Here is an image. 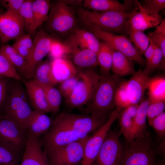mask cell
Wrapping results in <instances>:
<instances>
[{
  "label": "cell",
  "instance_id": "obj_1",
  "mask_svg": "<svg viewBox=\"0 0 165 165\" xmlns=\"http://www.w3.org/2000/svg\"><path fill=\"white\" fill-rule=\"evenodd\" d=\"M123 80L115 75H100L97 85L93 97L86 105V114L101 116L107 115L115 106L114 98L116 90Z\"/></svg>",
  "mask_w": 165,
  "mask_h": 165
},
{
  "label": "cell",
  "instance_id": "obj_2",
  "mask_svg": "<svg viewBox=\"0 0 165 165\" xmlns=\"http://www.w3.org/2000/svg\"><path fill=\"white\" fill-rule=\"evenodd\" d=\"M131 12H100L82 7L77 10L78 15L84 24L94 26L106 32L123 35H128Z\"/></svg>",
  "mask_w": 165,
  "mask_h": 165
},
{
  "label": "cell",
  "instance_id": "obj_3",
  "mask_svg": "<svg viewBox=\"0 0 165 165\" xmlns=\"http://www.w3.org/2000/svg\"><path fill=\"white\" fill-rule=\"evenodd\" d=\"M32 109L22 80L11 79L8 95L1 115L13 119L25 130Z\"/></svg>",
  "mask_w": 165,
  "mask_h": 165
},
{
  "label": "cell",
  "instance_id": "obj_4",
  "mask_svg": "<svg viewBox=\"0 0 165 165\" xmlns=\"http://www.w3.org/2000/svg\"><path fill=\"white\" fill-rule=\"evenodd\" d=\"M128 143L120 165H160L148 133Z\"/></svg>",
  "mask_w": 165,
  "mask_h": 165
},
{
  "label": "cell",
  "instance_id": "obj_5",
  "mask_svg": "<svg viewBox=\"0 0 165 165\" xmlns=\"http://www.w3.org/2000/svg\"><path fill=\"white\" fill-rule=\"evenodd\" d=\"M78 78L75 88L66 100L72 108L86 105L91 100L98 82L100 75L94 70L88 69L78 72Z\"/></svg>",
  "mask_w": 165,
  "mask_h": 165
},
{
  "label": "cell",
  "instance_id": "obj_6",
  "mask_svg": "<svg viewBox=\"0 0 165 165\" xmlns=\"http://www.w3.org/2000/svg\"><path fill=\"white\" fill-rule=\"evenodd\" d=\"M88 137H85L53 119L50 129L40 139L42 147L44 149L43 150L47 156L70 143Z\"/></svg>",
  "mask_w": 165,
  "mask_h": 165
},
{
  "label": "cell",
  "instance_id": "obj_7",
  "mask_svg": "<svg viewBox=\"0 0 165 165\" xmlns=\"http://www.w3.org/2000/svg\"><path fill=\"white\" fill-rule=\"evenodd\" d=\"M84 24L89 31L102 42L108 44L114 50L120 52L141 66L146 65L145 60L134 47L130 39L126 36L106 32L90 24Z\"/></svg>",
  "mask_w": 165,
  "mask_h": 165
},
{
  "label": "cell",
  "instance_id": "obj_8",
  "mask_svg": "<svg viewBox=\"0 0 165 165\" xmlns=\"http://www.w3.org/2000/svg\"><path fill=\"white\" fill-rule=\"evenodd\" d=\"M108 117H101L86 114L79 115L62 113L57 116L54 119L86 137H88L89 134L96 131L101 127L106 122Z\"/></svg>",
  "mask_w": 165,
  "mask_h": 165
},
{
  "label": "cell",
  "instance_id": "obj_9",
  "mask_svg": "<svg viewBox=\"0 0 165 165\" xmlns=\"http://www.w3.org/2000/svg\"><path fill=\"white\" fill-rule=\"evenodd\" d=\"M73 8L63 0L58 1L50 9L46 21L50 31L63 34L72 30L76 21Z\"/></svg>",
  "mask_w": 165,
  "mask_h": 165
},
{
  "label": "cell",
  "instance_id": "obj_10",
  "mask_svg": "<svg viewBox=\"0 0 165 165\" xmlns=\"http://www.w3.org/2000/svg\"><path fill=\"white\" fill-rule=\"evenodd\" d=\"M120 131L109 130L92 165H120L124 149L120 140Z\"/></svg>",
  "mask_w": 165,
  "mask_h": 165
},
{
  "label": "cell",
  "instance_id": "obj_11",
  "mask_svg": "<svg viewBox=\"0 0 165 165\" xmlns=\"http://www.w3.org/2000/svg\"><path fill=\"white\" fill-rule=\"evenodd\" d=\"M121 110L116 108L111 113L106 122L85 143L81 165H92L95 160L106 136L114 122L117 119Z\"/></svg>",
  "mask_w": 165,
  "mask_h": 165
},
{
  "label": "cell",
  "instance_id": "obj_12",
  "mask_svg": "<svg viewBox=\"0 0 165 165\" xmlns=\"http://www.w3.org/2000/svg\"><path fill=\"white\" fill-rule=\"evenodd\" d=\"M89 137L70 143L47 156L51 165H78L83 158L84 146Z\"/></svg>",
  "mask_w": 165,
  "mask_h": 165
},
{
  "label": "cell",
  "instance_id": "obj_13",
  "mask_svg": "<svg viewBox=\"0 0 165 165\" xmlns=\"http://www.w3.org/2000/svg\"><path fill=\"white\" fill-rule=\"evenodd\" d=\"M56 40L43 30L38 31L33 41L29 56L26 61L25 80L32 78L34 68L49 53L52 44Z\"/></svg>",
  "mask_w": 165,
  "mask_h": 165
},
{
  "label": "cell",
  "instance_id": "obj_14",
  "mask_svg": "<svg viewBox=\"0 0 165 165\" xmlns=\"http://www.w3.org/2000/svg\"><path fill=\"white\" fill-rule=\"evenodd\" d=\"M24 24L19 14L6 11L0 15V43L4 45L24 34Z\"/></svg>",
  "mask_w": 165,
  "mask_h": 165
},
{
  "label": "cell",
  "instance_id": "obj_15",
  "mask_svg": "<svg viewBox=\"0 0 165 165\" xmlns=\"http://www.w3.org/2000/svg\"><path fill=\"white\" fill-rule=\"evenodd\" d=\"M0 138L12 146L24 151L27 133L13 119L0 115Z\"/></svg>",
  "mask_w": 165,
  "mask_h": 165
},
{
  "label": "cell",
  "instance_id": "obj_16",
  "mask_svg": "<svg viewBox=\"0 0 165 165\" xmlns=\"http://www.w3.org/2000/svg\"><path fill=\"white\" fill-rule=\"evenodd\" d=\"M135 7L131 12L129 26L135 30L144 31L157 26L163 21L159 14H155L144 8L141 3L134 0Z\"/></svg>",
  "mask_w": 165,
  "mask_h": 165
},
{
  "label": "cell",
  "instance_id": "obj_17",
  "mask_svg": "<svg viewBox=\"0 0 165 165\" xmlns=\"http://www.w3.org/2000/svg\"><path fill=\"white\" fill-rule=\"evenodd\" d=\"M27 134L26 143L19 165H51L43 150L40 138Z\"/></svg>",
  "mask_w": 165,
  "mask_h": 165
},
{
  "label": "cell",
  "instance_id": "obj_18",
  "mask_svg": "<svg viewBox=\"0 0 165 165\" xmlns=\"http://www.w3.org/2000/svg\"><path fill=\"white\" fill-rule=\"evenodd\" d=\"M150 79L149 76L139 69L135 72L129 80H126L127 92L131 105L139 104L144 100Z\"/></svg>",
  "mask_w": 165,
  "mask_h": 165
},
{
  "label": "cell",
  "instance_id": "obj_19",
  "mask_svg": "<svg viewBox=\"0 0 165 165\" xmlns=\"http://www.w3.org/2000/svg\"><path fill=\"white\" fill-rule=\"evenodd\" d=\"M92 32L85 29H75L68 41L64 43L70 49L71 53L76 49H87L97 53L101 42Z\"/></svg>",
  "mask_w": 165,
  "mask_h": 165
},
{
  "label": "cell",
  "instance_id": "obj_20",
  "mask_svg": "<svg viewBox=\"0 0 165 165\" xmlns=\"http://www.w3.org/2000/svg\"><path fill=\"white\" fill-rule=\"evenodd\" d=\"M22 81L33 110L46 113L50 112L44 87L32 79Z\"/></svg>",
  "mask_w": 165,
  "mask_h": 165
},
{
  "label": "cell",
  "instance_id": "obj_21",
  "mask_svg": "<svg viewBox=\"0 0 165 165\" xmlns=\"http://www.w3.org/2000/svg\"><path fill=\"white\" fill-rule=\"evenodd\" d=\"M86 9L100 12H131L135 7L134 1L125 0L122 3L117 0H85L83 2Z\"/></svg>",
  "mask_w": 165,
  "mask_h": 165
},
{
  "label": "cell",
  "instance_id": "obj_22",
  "mask_svg": "<svg viewBox=\"0 0 165 165\" xmlns=\"http://www.w3.org/2000/svg\"><path fill=\"white\" fill-rule=\"evenodd\" d=\"M53 119L46 113L33 110L26 124L27 133L40 138L50 129Z\"/></svg>",
  "mask_w": 165,
  "mask_h": 165
},
{
  "label": "cell",
  "instance_id": "obj_23",
  "mask_svg": "<svg viewBox=\"0 0 165 165\" xmlns=\"http://www.w3.org/2000/svg\"><path fill=\"white\" fill-rule=\"evenodd\" d=\"M51 64L53 75L57 83L75 75L78 72L74 64L65 58L53 59Z\"/></svg>",
  "mask_w": 165,
  "mask_h": 165
},
{
  "label": "cell",
  "instance_id": "obj_24",
  "mask_svg": "<svg viewBox=\"0 0 165 165\" xmlns=\"http://www.w3.org/2000/svg\"><path fill=\"white\" fill-rule=\"evenodd\" d=\"M139 105H131L123 109L117 118L120 126L119 131L128 142L130 139Z\"/></svg>",
  "mask_w": 165,
  "mask_h": 165
},
{
  "label": "cell",
  "instance_id": "obj_25",
  "mask_svg": "<svg viewBox=\"0 0 165 165\" xmlns=\"http://www.w3.org/2000/svg\"><path fill=\"white\" fill-rule=\"evenodd\" d=\"M31 79L43 87L58 83L52 73L51 62L47 61H42L35 66Z\"/></svg>",
  "mask_w": 165,
  "mask_h": 165
},
{
  "label": "cell",
  "instance_id": "obj_26",
  "mask_svg": "<svg viewBox=\"0 0 165 165\" xmlns=\"http://www.w3.org/2000/svg\"><path fill=\"white\" fill-rule=\"evenodd\" d=\"M111 70L118 76L132 75L135 72L133 61L114 50Z\"/></svg>",
  "mask_w": 165,
  "mask_h": 165
},
{
  "label": "cell",
  "instance_id": "obj_27",
  "mask_svg": "<svg viewBox=\"0 0 165 165\" xmlns=\"http://www.w3.org/2000/svg\"><path fill=\"white\" fill-rule=\"evenodd\" d=\"M149 103V101L147 99L143 100L139 105L134 120L133 129L129 141L142 137L147 133V110Z\"/></svg>",
  "mask_w": 165,
  "mask_h": 165
},
{
  "label": "cell",
  "instance_id": "obj_28",
  "mask_svg": "<svg viewBox=\"0 0 165 165\" xmlns=\"http://www.w3.org/2000/svg\"><path fill=\"white\" fill-rule=\"evenodd\" d=\"M23 152L0 138V165H19Z\"/></svg>",
  "mask_w": 165,
  "mask_h": 165
},
{
  "label": "cell",
  "instance_id": "obj_29",
  "mask_svg": "<svg viewBox=\"0 0 165 165\" xmlns=\"http://www.w3.org/2000/svg\"><path fill=\"white\" fill-rule=\"evenodd\" d=\"M0 52L3 54L16 69L22 80L25 79L26 61L12 46L7 44L1 45Z\"/></svg>",
  "mask_w": 165,
  "mask_h": 165
},
{
  "label": "cell",
  "instance_id": "obj_30",
  "mask_svg": "<svg viewBox=\"0 0 165 165\" xmlns=\"http://www.w3.org/2000/svg\"><path fill=\"white\" fill-rule=\"evenodd\" d=\"M72 54L74 64L80 68H90L98 64L97 54L92 50L76 49Z\"/></svg>",
  "mask_w": 165,
  "mask_h": 165
},
{
  "label": "cell",
  "instance_id": "obj_31",
  "mask_svg": "<svg viewBox=\"0 0 165 165\" xmlns=\"http://www.w3.org/2000/svg\"><path fill=\"white\" fill-rule=\"evenodd\" d=\"M50 7V0H32V10L34 16V31L46 21Z\"/></svg>",
  "mask_w": 165,
  "mask_h": 165
},
{
  "label": "cell",
  "instance_id": "obj_32",
  "mask_svg": "<svg viewBox=\"0 0 165 165\" xmlns=\"http://www.w3.org/2000/svg\"><path fill=\"white\" fill-rule=\"evenodd\" d=\"M149 102L165 101V78L156 76L150 78L148 84Z\"/></svg>",
  "mask_w": 165,
  "mask_h": 165
},
{
  "label": "cell",
  "instance_id": "obj_33",
  "mask_svg": "<svg viewBox=\"0 0 165 165\" xmlns=\"http://www.w3.org/2000/svg\"><path fill=\"white\" fill-rule=\"evenodd\" d=\"M113 50L107 43L101 42L97 56L101 74H110L112 66Z\"/></svg>",
  "mask_w": 165,
  "mask_h": 165
},
{
  "label": "cell",
  "instance_id": "obj_34",
  "mask_svg": "<svg viewBox=\"0 0 165 165\" xmlns=\"http://www.w3.org/2000/svg\"><path fill=\"white\" fill-rule=\"evenodd\" d=\"M128 35L130 40L139 53L144 54L150 44L148 35L144 31L134 29L129 26Z\"/></svg>",
  "mask_w": 165,
  "mask_h": 165
},
{
  "label": "cell",
  "instance_id": "obj_35",
  "mask_svg": "<svg viewBox=\"0 0 165 165\" xmlns=\"http://www.w3.org/2000/svg\"><path fill=\"white\" fill-rule=\"evenodd\" d=\"M31 0H24L19 14L24 21L25 31L31 35L34 31V20Z\"/></svg>",
  "mask_w": 165,
  "mask_h": 165
},
{
  "label": "cell",
  "instance_id": "obj_36",
  "mask_svg": "<svg viewBox=\"0 0 165 165\" xmlns=\"http://www.w3.org/2000/svg\"><path fill=\"white\" fill-rule=\"evenodd\" d=\"M33 44L30 35L27 34L16 39L12 46L26 61L29 56Z\"/></svg>",
  "mask_w": 165,
  "mask_h": 165
},
{
  "label": "cell",
  "instance_id": "obj_37",
  "mask_svg": "<svg viewBox=\"0 0 165 165\" xmlns=\"http://www.w3.org/2000/svg\"><path fill=\"white\" fill-rule=\"evenodd\" d=\"M43 87L45 91L47 100L50 112L53 113L57 112L59 110L62 96L60 90L56 88L54 86H50Z\"/></svg>",
  "mask_w": 165,
  "mask_h": 165
},
{
  "label": "cell",
  "instance_id": "obj_38",
  "mask_svg": "<svg viewBox=\"0 0 165 165\" xmlns=\"http://www.w3.org/2000/svg\"><path fill=\"white\" fill-rule=\"evenodd\" d=\"M0 77L22 80L14 66L6 57L0 52Z\"/></svg>",
  "mask_w": 165,
  "mask_h": 165
},
{
  "label": "cell",
  "instance_id": "obj_39",
  "mask_svg": "<svg viewBox=\"0 0 165 165\" xmlns=\"http://www.w3.org/2000/svg\"><path fill=\"white\" fill-rule=\"evenodd\" d=\"M165 66V57L161 50L156 46L152 57L146 63L145 68L143 71L149 76L157 68L160 67L163 70L164 69Z\"/></svg>",
  "mask_w": 165,
  "mask_h": 165
},
{
  "label": "cell",
  "instance_id": "obj_40",
  "mask_svg": "<svg viewBox=\"0 0 165 165\" xmlns=\"http://www.w3.org/2000/svg\"><path fill=\"white\" fill-rule=\"evenodd\" d=\"M149 38L161 50L165 57V20L156 26L148 35Z\"/></svg>",
  "mask_w": 165,
  "mask_h": 165
},
{
  "label": "cell",
  "instance_id": "obj_41",
  "mask_svg": "<svg viewBox=\"0 0 165 165\" xmlns=\"http://www.w3.org/2000/svg\"><path fill=\"white\" fill-rule=\"evenodd\" d=\"M126 80H123L118 87L115 95L116 108L120 110L131 105L129 100L126 88Z\"/></svg>",
  "mask_w": 165,
  "mask_h": 165
},
{
  "label": "cell",
  "instance_id": "obj_42",
  "mask_svg": "<svg viewBox=\"0 0 165 165\" xmlns=\"http://www.w3.org/2000/svg\"><path fill=\"white\" fill-rule=\"evenodd\" d=\"M49 53L54 59L64 58L65 55L71 53V52L64 43H61L56 40L52 44Z\"/></svg>",
  "mask_w": 165,
  "mask_h": 165
},
{
  "label": "cell",
  "instance_id": "obj_43",
  "mask_svg": "<svg viewBox=\"0 0 165 165\" xmlns=\"http://www.w3.org/2000/svg\"><path fill=\"white\" fill-rule=\"evenodd\" d=\"M78 78V73L75 75L68 78L60 83L59 90L67 100L72 94Z\"/></svg>",
  "mask_w": 165,
  "mask_h": 165
},
{
  "label": "cell",
  "instance_id": "obj_44",
  "mask_svg": "<svg viewBox=\"0 0 165 165\" xmlns=\"http://www.w3.org/2000/svg\"><path fill=\"white\" fill-rule=\"evenodd\" d=\"M165 108V101L149 102L147 110L148 122L163 112Z\"/></svg>",
  "mask_w": 165,
  "mask_h": 165
},
{
  "label": "cell",
  "instance_id": "obj_45",
  "mask_svg": "<svg viewBox=\"0 0 165 165\" xmlns=\"http://www.w3.org/2000/svg\"><path fill=\"white\" fill-rule=\"evenodd\" d=\"M158 136L163 138L165 135V112H163L148 122Z\"/></svg>",
  "mask_w": 165,
  "mask_h": 165
},
{
  "label": "cell",
  "instance_id": "obj_46",
  "mask_svg": "<svg viewBox=\"0 0 165 165\" xmlns=\"http://www.w3.org/2000/svg\"><path fill=\"white\" fill-rule=\"evenodd\" d=\"M10 79L0 77V115L2 114L7 97Z\"/></svg>",
  "mask_w": 165,
  "mask_h": 165
},
{
  "label": "cell",
  "instance_id": "obj_47",
  "mask_svg": "<svg viewBox=\"0 0 165 165\" xmlns=\"http://www.w3.org/2000/svg\"><path fill=\"white\" fill-rule=\"evenodd\" d=\"M142 6L151 12L159 14L160 11L165 7V0H145L142 1Z\"/></svg>",
  "mask_w": 165,
  "mask_h": 165
},
{
  "label": "cell",
  "instance_id": "obj_48",
  "mask_svg": "<svg viewBox=\"0 0 165 165\" xmlns=\"http://www.w3.org/2000/svg\"><path fill=\"white\" fill-rule=\"evenodd\" d=\"M24 0H0L1 5L6 8V11H10L19 14Z\"/></svg>",
  "mask_w": 165,
  "mask_h": 165
},
{
  "label": "cell",
  "instance_id": "obj_49",
  "mask_svg": "<svg viewBox=\"0 0 165 165\" xmlns=\"http://www.w3.org/2000/svg\"><path fill=\"white\" fill-rule=\"evenodd\" d=\"M149 45L144 54L146 59V64L149 61L152 57L156 46L149 38Z\"/></svg>",
  "mask_w": 165,
  "mask_h": 165
},
{
  "label": "cell",
  "instance_id": "obj_50",
  "mask_svg": "<svg viewBox=\"0 0 165 165\" xmlns=\"http://www.w3.org/2000/svg\"><path fill=\"white\" fill-rule=\"evenodd\" d=\"M64 2L68 5L69 4L79 5L82 2V0H63Z\"/></svg>",
  "mask_w": 165,
  "mask_h": 165
},
{
  "label": "cell",
  "instance_id": "obj_51",
  "mask_svg": "<svg viewBox=\"0 0 165 165\" xmlns=\"http://www.w3.org/2000/svg\"><path fill=\"white\" fill-rule=\"evenodd\" d=\"M4 12L3 9L0 8V15Z\"/></svg>",
  "mask_w": 165,
  "mask_h": 165
},
{
  "label": "cell",
  "instance_id": "obj_52",
  "mask_svg": "<svg viewBox=\"0 0 165 165\" xmlns=\"http://www.w3.org/2000/svg\"><path fill=\"white\" fill-rule=\"evenodd\" d=\"M160 165H165V163L163 162H161Z\"/></svg>",
  "mask_w": 165,
  "mask_h": 165
},
{
  "label": "cell",
  "instance_id": "obj_53",
  "mask_svg": "<svg viewBox=\"0 0 165 165\" xmlns=\"http://www.w3.org/2000/svg\"><path fill=\"white\" fill-rule=\"evenodd\" d=\"M0 5H1V4H0Z\"/></svg>",
  "mask_w": 165,
  "mask_h": 165
}]
</instances>
